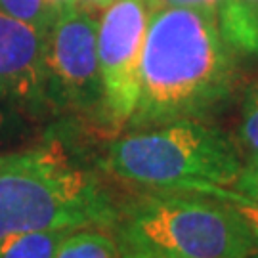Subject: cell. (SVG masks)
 Instances as JSON below:
<instances>
[{"label": "cell", "instance_id": "1", "mask_svg": "<svg viewBox=\"0 0 258 258\" xmlns=\"http://www.w3.org/2000/svg\"><path fill=\"white\" fill-rule=\"evenodd\" d=\"M237 52L226 42L216 12L161 6L149 12L140 63V94L130 130L180 119H207L230 100Z\"/></svg>", "mask_w": 258, "mask_h": 258}, {"label": "cell", "instance_id": "2", "mask_svg": "<svg viewBox=\"0 0 258 258\" xmlns=\"http://www.w3.org/2000/svg\"><path fill=\"white\" fill-rule=\"evenodd\" d=\"M100 178L57 144L0 155V239L37 230H107L117 218Z\"/></svg>", "mask_w": 258, "mask_h": 258}, {"label": "cell", "instance_id": "3", "mask_svg": "<svg viewBox=\"0 0 258 258\" xmlns=\"http://www.w3.org/2000/svg\"><path fill=\"white\" fill-rule=\"evenodd\" d=\"M122 258H247L258 237L228 201L195 191H151L119 205L109 228Z\"/></svg>", "mask_w": 258, "mask_h": 258}, {"label": "cell", "instance_id": "4", "mask_svg": "<svg viewBox=\"0 0 258 258\" xmlns=\"http://www.w3.org/2000/svg\"><path fill=\"white\" fill-rule=\"evenodd\" d=\"M102 166L117 180L148 189L201 194L233 187L245 157L222 128L205 119H180L111 142Z\"/></svg>", "mask_w": 258, "mask_h": 258}, {"label": "cell", "instance_id": "5", "mask_svg": "<svg viewBox=\"0 0 258 258\" xmlns=\"http://www.w3.org/2000/svg\"><path fill=\"white\" fill-rule=\"evenodd\" d=\"M149 6L144 0H115L98 19V65L103 119L111 128L128 124L140 94V63Z\"/></svg>", "mask_w": 258, "mask_h": 258}, {"label": "cell", "instance_id": "6", "mask_svg": "<svg viewBox=\"0 0 258 258\" xmlns=\"http://www.w3.org/2000/svg\"><path fill=\"white\" fill-rule=\"evenodd\" d=\"M48 100L103 117L98 18L83 8L59 14L46 38Z\"/></svg>", "mask_w": 258, "mask_h": 258}, {"label": "cell", "instance_id": "7", "mask_svg": "<svg viewBox=\"0 0 258 258\" xmlns=\"http://www.w3.org/2000/svg\"><path fill=\"white\" fill-rule=\"evenodd\" d=\"M46 38L0 10V102L27 107L48 102Z\"/></svg>", "mask_w": 258, "mask_h": 258}, {"label": "cell", "instance_id": "8", "mask_svg": "<svg viewBox=\"0 0 258 258\" xmlns=\"http://www.w3.org/2000/svg\"><path fill=\"white\" fill-rule=\"evenodd\" d=\"M216 12L222 37L237 54H258V12L243 0H224Z\"/></svg>", "mask_w": 258, "mask_h": 258}, {"label": "cell", "instance_id": "9", "mask_svg": "<svg viewBox=\"0 0 258 258\" xmlns=\"http://www.w3.org/2000/svg\"><path fill=\"white\" fill-rule=\"evenodd\" d=\"M73 230H37L0 239V258H55L59 245Z\"/></svg>", "mask_w": 258, "mask_h": 258}, {"label": "cell", "instance_id": "10", "mask_svg": "<svg viewBox=\"0 0 258 258\" xmlns=\"http://www.w3.org/2000/svg\"><path fill=\"white\" fill-rule=\"evenodd\" d=\"M55 258H122L107 230L83 228L67 233Z\"/></svg>", "mask_w": 258, "mask_h": 258}, {"label": "cell", "instance_id": "11", "mask_svg": "<svg viewBox=\"0 0 258 258\" xmlns=\"http://www.w3.org/2000/svg\"><path fill=\"white\" fill-rule=\"evenodd\" d=\"M0 10L44 35H48L59 16L48 0H0Z\"/></svg>", "mask_w": 258, "mask_h": 258}, {"label": "cell", "instance_id": "12", "mask_svg": "<svg viewBox=\"0 0 258 258\" xmlns=\"http://www.w3.org/2000/svg\"><path fill=\"white\" fill-rule=\"evenodd\" d=\"M237 146L245 161L258 159V83L252 84L245 96L241 120L237 128Z\"/></svg>", "mask_w": 258, "mask_h": 258}, {"label": "cell", "instance_id": "13", "mask_svg": "<svg viewBox=\"0 0 258 258\" xmlns=\"http://www.w3.org/2000/svg\"><path fill=\"white\" fill-rule=\"evenodd\" d=\"M201 194L228 201V203L237 211V214H239L241 218L245 220V224L250 228V231L258 237V203L250 201L247 197H243V195L237 194V191L231 189V187H207Z\"/></svg>", "mask_w": 258, "mask_h": 258}, {"label": "cell", "instance_id": "14", "mask_svg": "<svg viewBox=\"0 0 258 258\" xmlns=\"http://www.w3.org/2000/svg\"><path fill=\"white\" fill-rule=\"evenodd\" d=\"M231 189H235L243 197L258 203V159L256 161H245V166H243L239 178L235 180Z\"/></svg>", "mask_w": 258, "mask_h": 258}, {"label": "cell", "instance_id": "15", "mask_svg": "<svg viewBox=\"0 0 258 258\" xmlns=\"http://www.w3.org/2000/svg\"><path fill=\"white\" fill-rule=\"evenodd\" d=\"M222 2L224 0H157L155 8H161V6H180V8H203L214 12Z\"/></svg>", "mask_w": 258, "mask_h": 258}, {"label": "cell", "instance_id": "16", "mask_svg": "<svg viewBox=\"0 0 258 258\" xmlns=\"http://www.w3.org/2000/svg\"><path fill=\"white\" fill-rule=\"evenodd\" d=\"M113 2H115V0H77V6L86 10V12H90V14H94V12L105 10L109 4H113Z\"/></svg>", "mask_w": 258, "mask_h": 258}, {"label": "cell", "instance_id": "17", "mask_svg": "<svg viewBox=\"0 0 258 258\" xmlns=\"http://www.w3.org/2000/svg\"><path fill=\"white\" fill-rule=\"evenodd\" d=\"M48 2H50V6H52L57 14H63V12L79 8V6H77V0H48Z\"/></svg>", "mask_w": 258, "mask_h": 258}, {"label": "cell", "instance_id": "18", "mask_svg": "<svg viewBox=\"0 0 258 258\" xmlns=\"http://www.w3.org/2000/svg\"><path fill=\"white\" fill-rule=\"evenodd\" d=\"M243 2H245L247 6H250L252 10H256L258 12V0H243Z\"/></svg>", "mask_w": 258, "mask_h": 258}, {"label": "cell", "instance_id": "19", "mask_svg": "<svg viewBox=\"0 0 258 258\" xmlns=\"http://www.w3.org/2000/svg\"><path fill=\"white\" fill-rule=\"evenodd\" d=\"M144 2H146V4L149 6V10H153V8H155V2H157V0H144Z\"/></svg>", "mask_w": 258, "mask_h": 258}, {"label": "cell", "instance_id": "20", "mask_svg": "<svg viewBox=\"0 0 258 258\" xmlns=\"http://www.w3.org/2000/svg\"><path fill=\"white\" fill-rule=\"evenodd\" d=\"M2 126H4V113L0 111V130H2Z\"/></svg>", "mask_w": 258, "mask_h": 258}, {"label": "cell", "instance_id": "21", "mask_svg": "<svg viewBox=\"0 0 258 258\" xmlns=\"http://www.w3.org/2000/svg\"><path fill=\"white\" fill-rule=\"evenodd\" d=\"M247 258H258V252L256 254H252V256H247Z\"/></svg>", "mask_w": 258, "mask_h": 258}]
</instances>
